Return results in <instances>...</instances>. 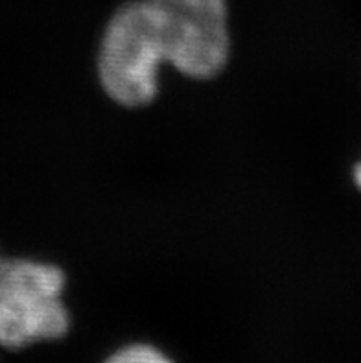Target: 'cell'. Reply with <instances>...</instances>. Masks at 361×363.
<instances>
[{
	"label": "cell",
	"mask_w": 361,
	"mask_h": 363,
	"mask_svg": "<svg viewBox=\"0 0 361 363\" xmlns=\"http://www.w3.org/2000/svg\"><path fill=\"white\" fill-rule=\"evenodd\" d=\"M165 45L150 0L120 6L109 18L98 52V78L116 104L140 107L159 92Z\"/></svg>",
	"instance_id": "obj_1"
},
{
	"label": "cell",
	"mask_w": 361,
	"mask_h": 363,
	"mask_svg": "<svg viewBox=\"0 0 361 363\" xmlns=\"http://www.w3.org/2000/svg\"><path fill=\"white\" fill-rule=\"evenodd\" d=\"M60 267L37 260H0V345L24 349L63 337L70 327Z\"/></svg>",
	"instance_id": "obj_2"
},
{
	"label": "cell",
	"mask_w": 361,
	"mask_h": 363,
	"mask_svg": "<svg viewBox=\"0 0 361 363\" xmlns=\"http://www.w3.org/2000/svg\"><path fill=\"white\" fill-rule=\"evenodd\" d=\"M165 45L166 65L188 78L220 74L231 52L225 0H150Z\"/></svg>",
	"instance_id": "obj_3"
},
{
	"label": "cell",
	"mask_w": 361,
	"mask_h": 363,
	"mask_svg": "<svg viewBox=\"0 0 361 363\" xmlns=\"http://www.w3.org/2000/svg\"><path fill=\"white\" fill-rule=\"evenodd\" d=\"M106 363H174L150 345H129L120 349Z\"/></svg>",
	"instance_id": "obj_4"
},
{
	"label": "cell",
	"mask_w": 361,
	"mask_h": 363,
	"mask_svg": "<svg viewBox=\"0 0 361 363\" xmlns=\"http://www.w3.org/2000/svg\"><path fill=\"white\" fill-rule=\"evenodd\" d=\"M352 179L354 183H356L357 189L361 190V162H357L356 166H354V174H352Z\"/></svg>",
	"instance_id": "obj_5"
}]
</instances>
